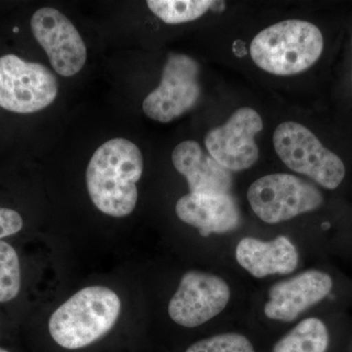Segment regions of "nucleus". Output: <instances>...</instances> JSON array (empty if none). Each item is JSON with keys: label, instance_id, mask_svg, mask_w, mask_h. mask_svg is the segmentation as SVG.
<instances>
[{"label": "nucleus", "instance_id": "nucleus-4", "mask_svg": "<svg viewBox=\"0 0 352 352\" xmlns=\"http://www.w3.org/2000/svg\"><path fill=\"white\" fill-rule=\"evenodd\" d=\"M273 144L289 168L308 176L324 188H338L344 179L346 166L340 157L324 147L302 124L282 122L273 134Z\"/></svg>", "mask_w": 352, "mask_h": 352}, {"label": "nucleus", "instance_id": "nucleus-2", "mask_svg": "<svg viewBox=\"0 0 352 352\" xmlns=\"http://www.w3.org/2000/svg\"><path fill=\"white\" fill-rule=\"evenodd\" d=\"M120 307L119 296L107 287L80 289L51 315L48 323L51 338L62 349H85L112 330Z\"/></svg>", "mask_w": 352, "mask_h": 352}, {"label": "nucleus", "instance_id": "nucleus-10", "mask_svg": "<svg viewBox=\"0 0 352 352\" xmlns=\"http://www.w3.org/2000/svg\"><path fill=\"white\" fill-rule=\"evenodd\" d=\"M32 34L59 75L73 76L87 62V46L75 25L57 9L44 7L32 15Z\"/></svg>", "mask_w": 352, "mask_h": 352}, {"label": "nucleus", "instance_id": "nucleus-1", "mask_svg": "<svg viewBox=\"0 0 352 352\" xmlns=\"http://www.w3.org/2000/svg\"><path fill=\"white\" fill-rule=\"evenodd\" d=\"M142 173V153L134 143L124 138L104 143L87 166V186L92 203L110 217L131 214L138 204L136 183Z\"/></svg>", "mask_w": 352, "mask_h": 352}, {"label": "nucleus", "instance_id": "nucleus-15", "mask_svg": "<svg viewBox=\"0 0 352 352\" xmlns=\"http://www.w3.org/2000/svg\"><path fill=\"white\" fill-rule=\"evenodd\" d=\"M332 338L317 317L303 319L271 346L270 352H330Z\"/></svg>", "mask_w": 352, "mask_h": 352}, {"label": "nucleus", "instance_id": "nucleus-19", "mask_svg": "<svg viewBox=\"0 0 352 352\" xmlns=\"http://www.w3.org/2000/svg\"><path fill=\"white\" fill-rule=\"evenodd\" d=\"M23 228L21 215L10 208H0V239L14 235Z\"/></svg>", "mask_w": 352, "mask_h": 352}, {"label": "nucleus", "instance_id": "nucleus-18", "mask_svg": "<svg viewBox=\"0 0 352 352\" xmlns=\"http://www.w3.org/2000/svg\"><path fill=\"white\" fill-rule=\"evenodd\" d=\"M21 288L20 261L12 245L0 240V302L12 300Z\"/></svg>", "mask_w": 352, "mask_h": 352}, {"label": "nucleus", "instance_id": "nucleus-16", "mask_svg": "<svg viewBox=\"0 0 352 352\" xmlns=\"http://www.w3.org/2000/svg\"><path fill=\"white\" fill-rule=\"evenodd\" d=\"M148 7L166 24L176 25L198 19L214 4L210 0H149Z\"/></svg>", "mask_w": 352, "mask_h": 352}, {"label": "nucleus", "instance_id": "nucleus-11", "mask_svg": "<svg viewBox=\"0 0 352 352\" xmlns=\"http://www.w3.org/2000/svg\"><path fill=\"white\" fill-rule=\"evenodd\" d=\"M332 277L324 271L310 270L273 285L263 312L271 320L291 323L330 295Z\"/></svg>", "mask_w": 352, "mask_h": 352}, {"label": "nucleus", "instance_id": "nucleus-5", "mask_svg": "<svg viewBox=\"0 0 352 352\" xmlns=\"http://www.w3.org/2000/svg\"><path fill=\"white\" fill-rule=\"evenodd\" d=\"M247 197L256 217L268 224L314 212L323 203V196L316 187L288 173L258 178L250 186Z\"/></svg>", "mask_w": 352, "mask_h": 352}, {"label": "nucleus", "instance_id": "nucleus-7", "mask_svg": "<svg viewBox=\"0 0 352 352\" xmlns=\"http://www.w3.org/2000/svg\"><path fill=\"white\" fill-rule=\"evenodd\" d=\"M200 66L193 58L170 53L164 64L161 83L143 101L150 119L170 122L188 112L201 96Z\"/></svg>", "mask_w": 352, "mask_h": 352}, {"label": "nucleus", "instance_id": "nucleus-14", "mask_svg": "<svg viewBox=\"0 0 352 352\" xmlns=\"http://www.w3.org/2000/svg\"><path fill=\"white\" fill-rule=\"evenodd\" d=\"M236 259L252 276L261 278L270 275H287L298 266V249L286 236L263 241L245 237L238 243Z\"/></svg>", "mask_w": 352, "mask_h": 352}, {"label": "nucleus", "instance_id": "nucleus-3", "mask_svg": "<svg viewBox=\"0 0 352 352\" xmlns=\"http://www.w3.org/2000/svg\"><path fill=\"white\" fill-rule=\"evenodd\" d=\"M324 47L322 32L307 21L286 20L266 28L252 39V59L276 76L302 73L316 63Z\"/></svg>", "mask_w": 352, "mask_h": 352}, {"label": "nucleus", "instance_id": "nucleus-12", "mask_svg": "<svg viewBox=\"0 0 352 352\" xmlns=\"http://www.w3.org/2000/svg\"><path fill=\"white\" fill-rule=\"evenodd\" d=\"M178 219L199 229L201 236L236 230L241 224L237 203L230 194H193L182 197L175 206Z\"/></svg>", "mask_w": 352, "mask_h": 352}, {"label": "nucleus", "instance_id": "nucleus-20", "mask_svg": "<svg viewBox=\"0 0 352 352\" xmlns=\"http://www.w3.org/2000/svg\"><path fill=\"white\" fill-rule=\"evenodd\" d=\"M0 352H9V351H7V349H2V347H0Z\"/></svg>", "mask_w": 352, "mask_h": 352}, {"label": "nucleus", "instance_id": "nucleus-9", "mask_svg": "<svg viewBox=\"0 0 352 352\" xmlns=\"http://www.w3.org/2000/svg\"><path fill=\"white\" fill-rule=\"evenodd\" d=\"M263 122L254 109H238L226 124L206 136L208 154L229 171L248 170L258 160L254 138L263 131Z\"/></svg>", "mask_w": 352, "mask_h": 352}, {"label": "nucleus", "instance_id": "nucleus-8", "mask_svg": "<svg viewBox=\"0 0 352 352\" xmlns=\"http://www.w3.org/2000/svg\"><path fill=\"white\" fill-rule=\"evenodd\" d=\"M231 298L222 277L203 271L185 273L168 305L171 320L184 328H197L221 314Z\"/></svg>", "mask_w": 352, "mask_h": 352}, {"label": "nucleus", "instance_id": "nucleus-6", "mask_svg": "<svg viewBox=\"0 0 352 352\" xmlns=\"http://www.w3.org/2000/svg\"><path fill=\"white\" fill-rule=\"evenodd\" d=\"M58 94L56 76L43 65L16 55L0 57V107L32 113L52 104Z\"/></svg>", "mask_w": 352, "mask_h": 352}, {"label": "nucleus", "instance_id": "nucleus-13", "mask_svg": "<svg viewBox=\"0 0 352 352\" xmlns=\"http://www.w3.org/2000/svg\"><path fill=\"white\" fill-rule=\"evenodd\" d=\"M171 160L175 170L186 178L190 193L229 194L232 189L230 171L204 152L195 141H184L176 146Z\"/></svg>", "mask_w": 352, "mask_h": 352}, {"label": "nucleus", "instance_id": "nucleus-17", "mask_svg": "<svg viewBox=\"0 0 352 352\" xmlns=\"http://www.w3.org/2000/svg\"><path fill=\"white\" fill-rule=\"evenodd\" d=\"M183 352H259L254 340L244 333L226 332L192 342Z\"/></svg>", "mask_w": 352, "mask_h": 352}]
</instances>
